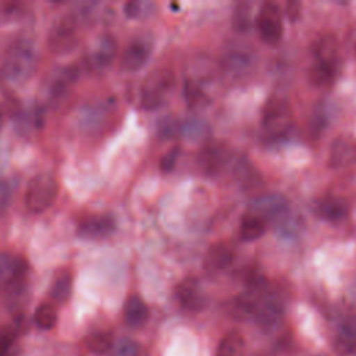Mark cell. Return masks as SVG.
Wrapping results in <instances>:
<instances>
[{
  "label": "cell",
  "instance_id": "1f68e13d",
  "mask_svg": "<svg viewBox=\"0 0 356 356\" xmlns=\"http://www.w3.org/2000/svg\"><path fill=\"white\" fill-rule=\"evenodd\" d=\"M185 97H186V102L191 107H197V106H202L206 100V96L204 93L200 90V88H197L193 82L188 81L185 83Z\"/></svg>",
  "mask_w": 356,
  "mask_h": 356
},
{
  "label": "cell",
  "instance_id": "e575fe53",
  "mask_svg": "<svg viewBox=\"0 0 356 356\" xmlns=\"http://www.w3.org/2000/svg\"><path fill=\"white\" fill-rule=\"evenodd\" d=\"M179 154H181V147H179V146H172L171 149H168V150L163 154V157H161V160H160V170H161L163 172H170V171H172V170L175 168V164H177V161H178Z\"/></svg>",
  "mask_w": 356,
  "mask_h": 356
},
{
  "label": "cell",
  "instance_id": "4fadbf2b",
  "mask_svg": "<svg viewBox=\"0 0 356 356\" xmlns=\"http://www.w3.org/2000/svg\"><path fill=\"white\" fill-rule=\"evenodd\" d=\"M175 299L188 312H199L206 306V295L195 278L182 280L175 288Z\"/></svg>",
  "mask_w": 356,
  "mask_h": 356
},
{
  "label": "cell",
  "instance_id": "8fae6325",
  "mask_svg": "<svg viewBox=\"0 0 356 356\" xmlns=\"http://www.w3.org/2000/svg\"><path fill=\"white\" fill-rule=\"evenodd\" d=\"M152 40L146 36H136L128 42L121 54V67L125 71L134 72L140 70L149 60L152 54Z\"/></svg>",
  "mask_w": 356,
  "mask_h": 356
},
{
  "label": "cell",
  "instance_id": "5bb4252c",
  "mask_svg": "<svg viewBox=\"0 0 356 356\" xmlns=\"http://www.w3.org/2000/svg\"><path fill=\"white\" fill-rule=\"evenodd\" d=\"M26 263L22 257L0 250V291H7L14 282L26 277Z\"/></svg>",
  "mask_w": 356,
  "mask_h": 356
},
{
  "label": "cell",
  "instance_id": "484cf974",
  "mask_svg": "<svg viewBox=\"0 0 356 356\" xmlns=\"http://www.w3.org/2000/svg\"><path fill=\"white\" fill-rule=\"evenodd\" d=\"M85 345L90 353L102 356V355H106L110 350H113L114 341H113V335L110 332L99 331V332H92L90 335H88L85 338Z\"/></svg>",
  "mask_w": 356,
  "mask_h": 356
},
{
  "label": "cell",
  "instance_id": "ac0fdd59",
  "mask_svg": "<svg viewBox=\"0 0 356 356\" xmlns=\"http://www.w3.org/2000/svg\"><path fill=\"white\" fill-rule=\"evenodd\" d=\"M234 260V249L222 242L214 243L204 254V268L211 273L225 270Z\"/></svg>",
  "mask_w": 356,
  "mask_h": 356
},
{
  "label": "cell",
  "instance_id": "836d02e7",
  "mask_svg": "<svg viewBox=\"0 0 356 356\" xmlns=\"http://www.w3.org/2000/svg\"><path fill=\"white\" fill-rule=\"evenodd\" d=\"M204 134H206V124L199 120H191L182 128V135H185L192 140L202 138Z\"/></svg>",
  "mask_w": 356,
  "mask_h": 356
},
{
  "label": "cell",
  "instance_id": "7402d4cb",
  "mask_svg": "<svg viewBox=\"0 0 356 356\" xmlns=\"http://www.w3.org/2000/svg\"><path fill=\"white\" fill-rule=\"evenodd\" d=\"M72 293V274L70 270H60L51 282L50 296L57 303H65Z\"/></svg>",
  "mask_w": 356,
  "mask_h": 356
},
{
  "label": "cell",
  "instance_id": "ffe728a7",
  "mask_svg": "<svg viewBox=\"0 0 356 356\" xmlns=\"http://www.w3.org/2000/svg\"><path fill=\"white\" fill-rule=\"evenodd\" d=\"M78 76V68L75 65H67L58 70L49 83V95L50 97L56 99L63 96L68 88L76 81Z\"/></svg>",
  "mask_w": 356,
  "mask_h": 356
},
{
  "label": "cell",
  "instance_id": "d6986e66",
  "mask_svg": "<svg viewBox=\"0 0 356 356\" xmlns=\"http://www.w3.org/2000/svg\"><path fill=\"white\" fill-rule=\"evenodd\" d=\"M334 348L337 353L342 356L356 353V317L345 320V323L341 325V330L334 341Z\"/></svg>",
  "mask_w": 356,
  "mask_h": 356
},
{
  "label": "cell",
  "instance_id": "5b68a950",
  "mask_svg": "<svg viewBox=\"0 0 356 356\" xmlns=\"http://www.w3.org/2000/svg\"><path fill=\"white\" fill-rule=\"evenodd\" d=\"M58 184L54 175L40 172L31 178L25 191V204L32 213H43L56 200Z\"/></svg>",
  "mask_w": 356,
  "mask_h": 356
},
{
  "label": "cell",
  "instance_id": "83f0119b",
  "mask_svg": "<svg viewBox=\"0 0 356 356\" xmlns=\"http://www.w3.org/2000/svg\"><path fill=\"white\" fill-rule=\"evenodd\" d=\"M224 65L229 72L241 74L246 71V68L250 65V57L242 51H232L227 54Z\"/></svg>",
  "mask_w": 356,
  "mask_h": 356
},
{
  "label": "cell",
  "instance_id": "603a6c76",
  "mask_svg": "<svg viewBox=\"0 0 356 356\" xmlns=\"http://www.w3.org/2000/svg\"><path fill=\"white\" fill-rule=\"evenodd\" d=\"M117 54V40L111 35H103L93 51V60L97 67H107Z\"/></svg>",
  "mask_w": 356,
  "mask_h": 356
},
{
  "label": "cell",
  "instance_id": "cb8c5ba5",
  "mask_svg": "<svg viewBox=\"0 0 356 356\" xmlns=\"http://www.w3.org/2000/svg\"><path fill=\"white\" fill-rule=\"evenodd\" d=\"M245 338L238 331L227 332L218 346L217 356H245Z\"/></svg>",
  "mask_w": 356,
  "mask_h": 356
},
{
  "label": "cell",
  "instance_id": "74e56055",
  "mask_svg": "<svg viewBox=\"0 0 356 356\" xmlns=\"http://www.w3.org/2000/svg\"><path fill=\"white\" fill-rule=\"evenodd\" d=\"M124 11H125L127 17H129V18H135V17H138V15H139V13H140L139 3H136V1H128V3H125V6H124Z\"/></svg>",
  "mask_w": 356,
  "mask_h": 356
},
{
  "label": "cell",
  "instance_id": "f35d334b",
  "mask_svg": "<svg viewBox=\"0 0 356 356\" xmlns=\"http://www.w3.org/2000/svg\"><path fill=\"white\" fill-rule=\"evenodd\" d=\"M353 292H355V296H356V281H355V285H353Z\"/></svg>",
  "mask_w": 356,
  "mask_h": 356
},
{
  "label": "cell",
  "instance_id": "7a4b0ae2",
  "mask_svg": "<svg viewBox=\"0 0 356 356\" xmlns=\"http://www.w3.org/2000/svg\"><path fill=\"white\" fill-rule=\"evenodd\" d=\"M177 78L170 68L153 70L142 82L139 90V106L143 110H156L161 107L174 90Z\"/></svg>",
  "mask_w": 356,
  "mask_h": 356
},
{
  "label": "cell",
  "instance_id": "6da1fadb",
  "mask_svg": "<svg viewBox=\"0 0 356 356\" xmlns=\"http://www.w3.org/2000/svg\"><path fill=\"white\" fill-rule=\"evenodd\" d=\"M342 60L334 36H320L313 44V63L309 68V81L317 88H327L341 72Z\"/></svg>",
  "mask_w": 356,
  "mask_h": 356
},
{
  "label": "cell",
  "instance_id": "ab89813d",
  "mask_svg": "<svg viewBox=\"0 0 356 356\" xmlns=\"http://www.w3.org/2000/svg\"><path fill=\"white\" fill-rule=\"evenodd\" d=\"M316 356H325V355H316Z\"/></svg>",
  "mask_w": 356,
  "mask_h": 356
},
{
  "label": "cell",
  "instance_id": "f1b7e54d",
  "mask_svg": "<svg viewBox=\"0 0 356 356\" xmlns=\"http://www.w3.org/2000/svg\"><path fill=\"white\" fill-rule=\"evenodd\" d=\"M111 353L113 356H142V346L131 338H121L114 343Z\"/></svg>",
  "mask_w": 356,
  "mask_h": 356
},
{
  "label": "cell",
  "instance_id": "8992f818",
  "mask_svg": "<svg viewBox=\"0 0 356 356\" xmlns=\"http://www.w3.org/2000/svg\"><path fill=\"white\" fill-rule=\"evenodd\" d=\"M256 28L266 44H278L284 33L281 8L275 3H263L256 15Z\"/></svg>",
  "mask_w": 356,
  "mask_h": 356
},
{
  "label": "cell",
  "instance_id": "ba28073f",
  "mask_svg": "<svg viewBox=\"0 0 356 356\" xmlns=\"http://www.w3.org/2000/svg\"><path fill=\"white\" fill-rule=\"evenodd\" d=\"M288 209V200L281 193H264L249 204L246 213L259 217L267 224L271 221H281L286 216Z\"/></svg>",
  "mask_w": 356,
  "mask_h": 356
},
{
  "label": "cell",
  "instance_id": "7c38bea8",
  "mask_svg": "<svg viewBox=\"0 0 356 356\" xmlns=\"http://www.w3.org/2000/svg\"><path fill=\"white\" fill-rule=\"evenodd\" d=\"M229 152L228 147L220 142H211L202 147L197 154V164L200 170L210 175H218L228 164Z\"/></svg>",
  "mask_w": 356,
  "mask_h": 356
},
{
  "label": "cell",
  "instance_id": "30bf717a",
  "mask_svg": "<svg viewBox=\"0 0 356 356\" xmlns=\"http://www.w3.org/2000/svg\"><path fill=\"white\" fill-rule=\"evenodd\" d=\"M78 235L85 239H104L115 231V218L111 214H88L78 222Z\"/></svg>",
  "mask_w": 356,
  "mask_h": 356
},
{
  "label": "cell",
  "instance_id": "8d00e7d4",
  "mask_svg": "<svg viewBox=\"0 0 356 356\" xmlns=\"http://www.w3.org/2000/svg\"><path fill=\"white\" fill-rule=\"evenodd\" d=\"M10 200H11L10 185H8V182L0 179V214H3L7 210Z\"/></svg>",
  "mask_w": 356,
  "mask_h": 356
},
{
  "label": "cell",
  "instance_id": "e0dca14e",
  "mask_svg": "<svg viewBox=\"0 0 356 356\" xmlns=\"http://www.w3.org/2000/svg\"><path fill=\"white\" fill-rule=\"evenodd\" d=\"M122 316L131 328H142L149 318V309L139 295H131L124 303Z\"/></svg>",
  "mask_w": 356,
  "mask_h": 356
},
{
  "label": "cell",
  "instance_id": "9a60e30c",
  "mask_svg": "<svg viewBox=\"0 0 356 356\" xmlns=\"http://www.w3.org/2000/svg\"><path fill=\"white\" fill-rule=\"evenodd\" d=\"M314 211L321 220L331 224H339L349 216L350 207L345 197L331 195L320 199L314 207Z\"/></svg>",
  "mask_w": 356,
  "mask_h": 356
},
{
  "label": "cell",
  "instance_id": "d590c367",
  "mask_svg": "<svg viewBox=\"0 0 356 356\" xmlns=\"http://www.w3.org/2000/svg\"><path fill=\"white\" fill-rule=\"evenodd\" d=\"M234 26L238 31H246L249 28V7H248V4H241L235 8Z\"/></svg>",
  "mask_w": 356,
  "mask_h": 356
},
{
  "label": "cell",
  "instance_id": "d4e9b609",
  "mask_svg": "<svg viewBox=\"0 0 356 356\" xmlns=\"http://www.w3.org/2000/svg\"><path fill=\"white\" fill-rule=\"evenodd\" d=\"M266 228H267V224L263 220H260L259 217L250 213H245L241 220L239 234L243 241L252 242L261 238L266 232Z\"/></svg>",
  "mask_w": 356,
  "mask_h": 356
},
{
  "label": "cell",
  "instance_id": "9c48e42d",
  "mask_svg": "<svg viewBox=\"0 0 356 356\" xmlns=\"http://www.w3.org/2000/svg\"><path fill=\"white\" fill-rule=\"evenodd\" d=\"M282 313L284 306L278 296L273 293H257L252 316L261 328L268 330L277 325L282 317Z\"/></svg>",
  "mask_w": 356,
  "mask_h": 356
},
{
  "label": "cell",
  "instance_id": "4316f807",
  "mask_svg": "<svg viewBox=\"0 0 356 356\" xmlns=\"http://www.w3.org/2000/svg\"><path fill=\"white\" fill-rule=\"evenodd\" d=\"M57 310L56 307L49 303V302H43L40 303L36 310H35V314H33V320L36 323V325L40 328V330H51L54 328V325L57 324Z\"/></svg>",
  "mask_w": 356,
  "mask_h": 356
},
{
  "label": "cell",
  "instance_id": "3957f363",
  "mask_svg": "<svg viewBox=\"0 0 356 356\" xmlns=\"http://www.w3.org/2000/svg\"><path fill=\"white\" fill-rule=\"evenodd\" d=\"M292 110L286 100L274 97L270 99L261 115V128L266 140L282 142L288 138L292 129Z\"/></svg>",
  "mask_w": 356,
  "mask_h": 356
},
{
  "label": "cell",
  "instance_id": "f546056e",
  "mask_svg": "<svg viewBox=\"0 0 356 356\" xmlns=\"http://www.w3.org/2000/svg\"><path fill=\"white\" fill-rule=\"evenodd\" d=\"M328 124V117H327V110L321 106L316 110H313V115L309 121L310 125V134L314 136H318L320 132L325 128V125Z\"/></svg>",
  "mask_w": 356,
  "mask_h": 356
},
{
  "label": "cell",
  "instance_id": "44dd1931",
  "mask_svg": "<svg viewBox=\"0 0 356 356\" xmlns=\"http://www.w3.org/2000/svg\"><path fill=\"white\" fill-rule=\"evenodd\" d=\"M234 174L236 181L246 191H252L263 184L259 171L248 159H239L234 165Z\"/></svg>",
  "mask_w": 356,
  "mask_h": 356
},
{
  "label": "cell",
  "instance_id": "d6a6232c",
  "mask_svg": "<svg viewBox=\"0 0 356 356\" xmlns=\"http://www.w3.org/2000/svg\"><path fill=\"white\" fill-rule=\"evenodd\" d=\"M178 129H179V125H178V121L175 117L167 115L163 120H160V122H159V135L164 139L175 136Z\"/></svg>",
  "mask_w": 356,
  "mask_h": 356
},
{
  "label": "cell",
  "instance_id": "2e32d148",
  "mask_svg": "<svg viewBox=\"0 0 356 356\" xmlns=\"http://www.w3.org/2000/svg\"><path fill=\"white\" fill-rule=\"evenodd\" d=\"M356 161V142L349 136H338L332 140L328 153V165L343 168Z\"/></svg>",
  "mask_w": 356,
  "mask_h": 356
},
{
  "label": "cell",
  "instance_id": "52a82bcc",
  "mask_svg": "<svg viewBox=\"0 0 356 356\" xmlns=\"http://www.w3.org/2000/svg\"><path fill=\"white\" fill-rule=\"evenodd\" d=\"M78 18L74 13L63 14L49 32V46L56 53L71 50L76 42Z\"/></svg>",
  "mask_w": 356,
  "mask_h": 356
},
{
  "label": "cell",
  "instance_id": "277c9868",
  "mask_svg": "<svg viewBox=\"0 0 356 356\" xmlns=\"http://www.w3.org/2000/svg\"><path fill=\"white\" fill-rule=\"evenodd\" d=\"M35 51L28 42L15 43L6 54L1 74L11 83H21L28 79L35 67Z\"/></svg>",
  "mask_w": 356,
  "mask_h": 356
},
{
  "label": "cell",
  "instance_id": "4dcf8cb0",
  "mask_svg": "<svg viewBox=\"0 0 356 356\" xmlns=\"http://www.w3.org/2000/svg\"><path fill=\"white\" fill-rule=\"evenodd\" d=\"M15 330L10 325H0V356H7L15 341Z\"/></svg>",
  "mask_w": 356,
  "mask_h": 356
}]
</instances>
